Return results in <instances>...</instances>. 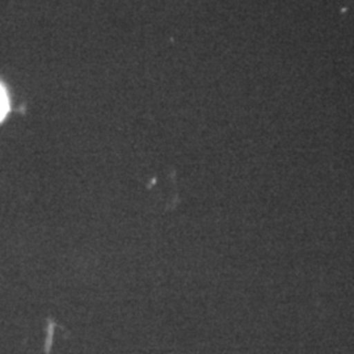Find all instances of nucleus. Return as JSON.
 <instances>
[{"mask_svg": "<svg viewBox=\"0 0 354 354\" xmlns=\"http://www.w3.org/2000/svg\"><path fill=\"white\" fill-rule=\"evenodd\" d=\"M8 111V100H7V95L4 92L3 87L0 86V121L4 118V115Z\"/></svg>", "mask_w": 354, "mask_h": 354, "instance_id": "f257e3e1", "label": "nucleus"}]
</instances>
